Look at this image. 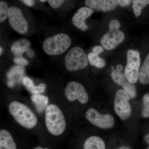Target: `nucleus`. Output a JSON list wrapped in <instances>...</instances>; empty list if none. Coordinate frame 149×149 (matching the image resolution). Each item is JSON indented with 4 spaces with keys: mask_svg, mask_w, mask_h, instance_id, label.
<instances>
[{
    "mask_svg": "<svg viewBox=\"0 0 149 149\" xmlns=\"http://www.w3.org/2000/svg\"><path fill=\"white\" fill-rule=\"evenodd\" d=\"M8 110L17 122L24 128L32 129L37 125V116L24 104L17 101L12 102L9 105Z\"/></svg>",
    "mask_w": 149,
    "mask_h": 149,
    "instance_id": "f257e3e1",
    "label": "nucleus"
},
{
    "mask_svg": "<svg viewBox=\"0 0 149 149\" xmlns=\"http://www.w3.org/2000/svg\"><path fill=\"white\" fill-rule=\"evenodd\" d=\"M45 124L47 129L52 135L58 136L64 132L66 122L61 110L54 104L47 107L45 111Z\"/></svg>",
    "mask_w": 149,
    "mask_h": 149,
    "instance_id": "f03ea898",
    "label": "nucleus"
},
{
    "mask_svg": "<svg viewBox=\"0 0 149 149\" xmlns=\"http://www.w3.org/2000/svg\"><path fill=\"white\" fill-rule=\"evenodd\" d=\"M70 37L64 33H59L47 38L43 44V49L47 54L58 55L63 53L71 45Z\"/></svg>",
    "mask_w": 149,
    "mask_h": 149,
    "instance_id": "7ed1b4c3",
    "label": "nucleus"
},
{
    "mask_svg": "<svg viewBox=\"0 0 149 149\" xmlns=\"http://www.w3.org/2000/svg\"><path fill=\"white\" fill-rule=\"evenodd\" d=\"M65 61L67 69L71 72L84 69L88 65V58L85 52L78 47L72 48L68 52Z\"/></svg>",
    "mask_w": 149,
    "mask_h": 149,
    "instance_id": "20e7f679",
    "label": "nucleus"
},
{
    "mask_svg": "<svg viewBox=\"0 0 149 149\" xmlns=\"http://www.w3.org/2000/svg\"><path fill=\"white\" fill-rule=\"evenodd\" d=\"M141 65V57L139 51L130 49L127 54V64L125 68V75L127 81L135 84L139 78Z\"/></svg>",
    "mask_w": 149,
    "mask_h": 149,
    "instance_id": "39448f33",
    "label": "nucleus"
},
{
    "mask_svg": "<svg viewBox=\"0 0 149 149\" xmlns=\"http://www.w3.org/2000/svg\"><path fill=\"white\" fill-rule=\"evenodd\" d=\"M130 98L123 90L117 91L115 97L114 110L120 119L125 120L130 117L132 109L129 100Z\"/></svg>",
    "mask_w": 149,
    "mask_h": 149,
    "instance_id": "423d86ee",
    "label": "nucleus"
},
{
    "mask_svg": "<svg viewBox=\"0 0 149 149\" xmlns=\"http://www.w3.org/2000/svg\"><path fill=\"white\" fill-rule=\"evenodd\" d=\"M65 95L69 102L78 100L80 103L85 104L89 100V96L83 85L75 81H71L65 89Z\"/></svg>",
    "mask_w": 149,
    "mask_h": 149,
    "instance_id": "0eeeda50",
    "label": "nucleus"
},
{
    "mask_svg": "<svg viewBox=\"0 0 149 149\" xmlns=\"http://www.w3.org/2000/svg\"><path fill=\"white\" fill-rule=\"evenodd\" d=\"M8 17L10 24L15 31L20 34H24L27 32L28 24L20 9L15 6L10 7Z\"/></svg>",
    "mask_w": 149,
    "mask_h": 149,
    "instance_id": "6e6552de",
    "label": "nucleus"
},
{
    "mask_svg": "<svg viewBox=\"0 0 149 149\" xmlns=\"http://www.w3.org/2000/svg\"><path fill=\"white\" fill-rule=\"evenodd\" d=\"M85 116L93 125L102 129L111 128L114 125V118L111 115L101 114L94 109H88L85 113Z\"/></svg>",
    "mask_w": 149,
    "mask_h": 149,
    "instance_id": "1a4fd4ad",
    "label": "nucleus"
},
{
    "mask_svg": "<svg viewBox=\"0 0 149 149\" xmlns=\"http://www.w3.org/2000/svg\"><path fill=\"white\" fill-rule=\"evenodd\" d=\"M125 35L119 29H109L100 40L102 46L107 50H111L124 41Z\"/></svg>",
    "mask_w": 149,
    "mask_h": 149,
    "instance_id": "9d476101",
    "label": "nucleus"
},
{
    "mask_svg": "<svg viewBox=\"0 0 149 149\" xmlns=\"http://www.w3.org/2000/svg\"><path fill=\"white\" fill-rule=\"evenodd\" d=\"M85 4L95 10L107 12L115 9L118 3L117 0H85Z\"/></svg>",
    "mask_w": 149,
    "mask_h": 149,
    "instance_id": "9b49d317",
    "label": "nucleus"
},
{
    "mask_svg": "<svg viewBox=\"0 0 149 149\" xmlns=\"http://www.w3.org/2000/svg\"><path fill=\"white\" fill-rule=\"evenodd\" d=\"M94 12L93 9L88 7H82L77 11L72 18L73 24L82 31H87L88 26L85 20Z\"/></svg>",
    "mask_w": 149,
    "mask_h": 149,
    "instance_id": "f8f14e48",
    "label": "nucleus"
},
{
    "mask_svg": "<svg viewBox=\"0 0 149 149\" xmlns=\"http://www.w3.org/2000/svg\"><path fill=\"white\" fill-rule=\"evenodd\" d=\"M0 149H17L12 136L9 131L5 129L0 131Z\"/></svg>",
    "mask_w": 149,
    "mask_h": 149,
    "instance_id": "ddd939ff",
    "label": "nucleus"
},
{
    "mask_svg": "<svg viewBox=\"0 0 149 149\" xmlns=\"http://www.w3.org/2000/svg\"><path fill=\"white\" fill-rule=\"evenodd\" d=\"M30 45V42L28 40L21 39L13 44L11 50L15 56H20L29 49Z\"/></svg>",
    "mask_w": 149,
    "mask_h": 149,
    "instance_id": "4468645a",
    "label": "nucleus"
},
{
    "mask_svg": "<svg viewBox=\"0 0 149 149\" xmlns=\"http://www.w3.org/2000/svg\"><path fill=\"white\" fill-rule=\"evenodd\" d=\"M31 101L35 104L38 112H42L46 109L49 103V99L47 96L40 94H34L31 97Z\"/></svg>",
    "mask_w": 149,
    "mask_h": 149,
    "instance_id": "2eb2a0df",
    "label": "nucleus"
},
{
    "mask_svg": "<svg viewBox=\"0 0 149 149\" xmlns=\"http://www.w3.org/2000/svg\"><path fill=\"white\" fill-rule=\"evenodd\" d=\"M103 140L98 136H91L85 141L83 149H105Z\"/></svg>",
    "mask_w": 149,
    "mask_h": 149,
    "instance_id": "dca6fc26",
    "label": "nucleus"
},
{
    "mask_svg": "<svg viewBox=\"0 0 149 149\" xmlns=\"http://www.w3.org/2000/svg\"><path fill=\"white\" fill-rule=\"evenodd\" d=\"M22 82L25 88L33 95L44 93L45 91L46 85L45 83L35 86L33 81L27 77H23Z\"/></svg>",
    "mask_w": 149,
    "mask_h": 149,
    "instance_id": "f3484780",
    "label": "nucleus"
},
{
    "mask_svg": "<svg viewBox=\"0 0 149 149\" xmlns=\"http://www.w3.org/2000/svg\"><path fill=\"white\" fill-rule=\"evenodd\" d=\"M139 79L140 83L143 85L149 84V53L140 69Z\"/></svg>",
    "mask_w": 149,
    "mask_h": 149,
    "instance_id": "a211bd4d",
    "label": "nucleus"
},
{
    "mask_svg": "<svg viewBox=\"0 0 149 149\" xmlns=\"http://www.w3.org/2000/svg\"><path fill=\"white\" fill-rule=\"evenodd\" d=\"M149 4V0H133V9L135 16H140L142 10Z\"/></svg>",
    "mask_w": 149,
    "mask_h": 149,
    "instance_id": "6ab92c4d",
    "label": "nucleus"
},
{
    "mask_svg": "<svg viewBox=\"0 0 149 149\" xmlns=\"http://www.w3.org/2000/svg\"><path fill=\"white\" fill-rule=\"evenodd\" d=\"M88 58L90 64L98 68H102L105 66L106 62L103 59L101 58L99 56L96 55L93 52L88 54Z\"/></svg>",
    "mask_w": 149,
    "mask_h": 149,
    "instance_id": "aec40b11",
    "label": "nucleus"
},
{
    "mask_svg": "<svg viewBox=\"0 0 149 149\" xmlns=\"http://www.w3.org/2000/svg\"><path fill=\"white\" fill-rule=\"evenodd\" d=\"M111 77L115 83L120 86H123L125 82H127L125 75L117 70H113L112 72Z\"/></svg>",
    "mask_w": 149,
    "mask_h": 149,
    "instance_id": "412c9836",
    "label": "nucleus"
},
{
    "mask_svg": "<svg viewBox=\"0 0 149 149\" xmlns=\"http://www.w3.org/2000/svg\"><path fill=\"white\" fill-rule=\"evenodd\" d=\"M123 90L126 92L130 99L134 98L136 96V88L133 83L126 82L123 85Z\"/></svg>",
    "mask_w": 149,
    "mask_h": 149,
    "instance_id": "4be33fe9",
    "label": "nucleus"
},
{
    "mask_svg": "<svg viewBox=\"0 0 149 149\" xmlns=\"http://www.w3.org/2000/svg\"><path fill=\"white\" fill-rule=\"evenodd\" d=\"M8 6L7 3L4 1L0 2V22H3L8 17Z\"/></svg>",
    "mask_w": 149,
    "mask_h": 149,
    "instance_id": "5701e85b",
    "label": "nucleus"
},
{
    "mask_svg": "<svg viewBox=\"0 0 149 149\" xmlns=\"http://www.w3.org/2000/svg\"><path fill=\"white\" fill-rule=\"evenodd\" d=\"M15 63L21 66H27L29 64V62L22 56H15L13 59Z\"/></svg>",
    "mask_w": 149,
    "mask_h": 149,
    "instance_id": "b1692460",
    "label": "nucleus"
},
{
    "mask_svg": "<svg viewBox=\"0 0 149 149\" xmlns=\"http://www.w3.org/2000/svg\"><path fill=\"white\" fill-rule=\"evenodd\" d=\"M67 0H48V3L52 8L56 9L60 7Z\"/></svg>",
    "mask_w": 149,
    "mask_h": 149,
    "instance_id": "393cba45",
    "label": "nucleus"
},
{
    "mask_svg": "<svg viewBox=\"0 0 149 149\" xmlns=\"http://www.w3.org/2000/svg\"><path fill=\"white\" fill-rule=\"evenodd\" d=\"M120 27V22L116 19L111 20L109 24V29H119Z\"/></svg>",
    "mask_w": 149,
    "mask_h": 149,
    "instance_id": "a878e982",
    "label": "nucleus"
},
{
    "mask_svg": "<svg viewBox=\"0 0 149 149\" xmlns=\"http://www.w3.org/2000/svg\"><path fill=\"white\" fill-rule=\"evenodd\" d=\"M118 3L120 6L122 7L128 6L131 3L133 0H117Z\"/></svg>",
    "mask_w": 149,
    "mask_h": 149,
    "instance_id": "bb28decb",
    "label": "nucleus"
},
{
    "mask_svg": "<svg viewBox=\"0 0 149 149\" xmlns=\"http://www.w3.org/2000/svg\"><path fill=\"white\" fill-rule=\"evenodd\" d=\"M104 52L103 48L100 46H97L94 47L93 49V52L96 55L99 56L100 54Z\"/></svg>",
    "mask_w": 149,
    "mask_h": 149,
    "instance_id": "cd10ccee",
    "label": "nucleus"
},
{
    "mask_svg": "<svg viewBox=\"0 0 149 149\" xmlns=\"http://www.w3.org/2000/svg\"><path fill=\"white\" fill-rule=\"evenodd\" d=\"M143 107H149V93L144 95L143 99Z\"/></svg>",
    "mask_w": 149,
    "mask_h": 149,
    "instance_id": "c85d7f7f",
    "label": "nucleus"
},
{
    "mask_svg": "<svg viewBox=\"0 0 149 149\" xmlns=\"http://www.w3.org/2000/svg\"><path fill=\"white\" fill-rule=\"evenodd\" d=\"M22 2L29 7L33 6L35 5V0H19Z\"/></svg>",
    "mask_w": 149,
    "mask_h": 149,
    "instance_id": "c756f323",
    "label": "nucleus"
},
{
    "mask_svg": "<svg viewBox=\"0 0 149 149\" xmlns=\"http://www.w3.org/2000/svg\"><path fill=\"white\" fill-rule=\"evenodd\" d=\"M142 115L144 118L149 117V107H143L142 110Z\"/></svg>",
    "mask_w": 149,
    "mask_h": 149,
    "instance_id": "7c9ffc66",
    "label": "nucleus"
},
{
    "mask_svg": "<svg viewBox=\"0 0 149 149\" xmlns=\"http://www.w3.org/2000/svg\"><path fill=\"white\" fill-rule=\"evenodd\" d=\"M26 53H27V55L30 58H33L35 56V54L34 51L30 48H29L27 50Z\"/></svg>",
    "mask_w": 149,
    "mask_h": 149,
    "instance_id": "2f4dec72",
    "label": "nucleus"
},
{
    "mask_svg": "<svg viewBox=\"0 0 149 149\" xmlns=\"http://www.w3.org/2000/svg\"><path fill=\"white\" fill-rule=\"evenodd\" d=\"M144 140L147 144L149 145V133L144 137Z\"/></svg>",
    "mask_w": 149,
    "mask_h": 149,
    "instance_id": "473e14b6",
    "label": "nucleus"
},
{
    "mask_svg": "<svg viewBox=\"0 0 149 149\" xmlns=\"http://www.w3.org/2000/svg\"><path fill=\"white\" fill-rule=\"evenodd\" d=\"M116 70L117 71L120 72L122 70L123 67L122 65H118L117 66H116Z\"/></svg>",
    "mask_w": 149,
    "mask_h": 149,
    "instance_id": "72a5a7b5",
    "label": "nucleus"
},
{
    "mask_svg": "<svg viewBox=\"0 0 149 149\" xmlns=\"http://www.w3.org/2000/svg\"><path fill=\"white\" fill-rule=\"evenodd\" d=\"M117 149H131L129 148V147L126 146H122L120 147V148H118Z\"/></svg>",
    "mask_w": 149,
    "mask_h": 149,
    "instance_id": "f704fd0d",
    "label": "nucleus"
},
{
    "mask_svg": "<svg viewBox=\"0 0 149 149\" xmlns=\"http://www.w3.org/2000/svg\"><path fill=\"white\" fill-rule=\"evenodd\" d=\"M34 149H48L46 148H42V147H36V148H34Z\"/></svg>",
    "mask_w": 149,
    "mask_h": 149,
    "instance_id": "c9c22d12",
    "label": "nucleus"
},
{
    "mask_svg": "<svg viewBox=\"0 0 149 149\" xmlns=\"http://www.w3.org/2000/svg\"><path fill=\"white\" fill-rule=\"evenodd\" d=\"M0 50H1V55L2 53L3 52V49L2 48H1V49H0Z\"/></svg>",
    "mask_w": 149,
    "mask_h": 149,
    "instance_id": "e433bc0d",
    "label": "nucleus"
},
{
    "mask_svg": "<svg viewBox=\"0 0 149 149\" xmlns=\"http://www.w3.org/2000/svg\"><path fill=\"white\" fill-rule=\"evenodd\" d=\"M40 1L42 2H44L46 1H47V0H40Z\"/></svg>",
    "mask_w": 149,
    "mask_h": 149,
    "instance_id": "4c0bfd02",
    "label": "nucleus"
},
{
    "mask_svg": "<svg viewBox=\"0 0 149 149\" xmlns=\"http://www.w3.org/2000/svg\"><path fill=\"white\" fill-rule=\"evenodd\" d=\"M149 149V148H148V149Z\"/></svg>",
    "mask_w": 149,
    "mask_h": 149,
    "instance_id": "58836bf2",
    "label": "nucleus"
}]
</instances>
